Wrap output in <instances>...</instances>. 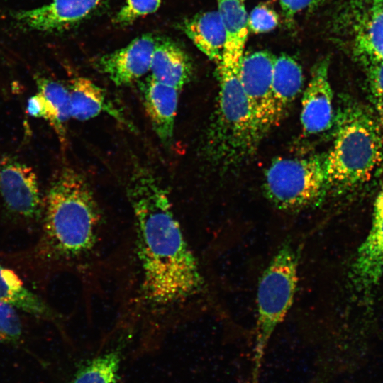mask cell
Wrapping results in <instances>:
<instances>
[{
    "label": "cell",
    "instance_id": "obj_1",
    "mask_svg": "<svg viewBox=\"0 0 383 383\" xmlns=\"http://www.w3.org/2000/svg\"><path fill=\"white\" fill-rule=\"evenodd\" d=\"M128 182L144 296L154 304L167 305L199 294L203 277L165 189L141 166L133 168Z\"/></svg>",
    "mask_w": 383,
    "mask_h": 383
},
{
    "label": "cell",
    "instance_id": "obj_2",
    "mask_svg": "<svg viewBox=\"0 0 383 383\" xmlns=\"http://www.w3.org/2000/svg\"><path fill=\"white\" fill-rule=\"evenodd\" d=\"M42 251L55 259H74L94 246L101 214L89 184L70 167L61 170L48 189Z\"/></svg>",
    "mask_w": 383,
    "mask_h": 383
},
{
    "label": "cell",
    "instance_id": "obj_3",
    "mask_svg": "<svg viewBox=\"0 0 383 383\" xmlns=\"http://www.w3.org/2000/svg\"><path fill=\"white\" fill-rule=\"evenodd\" d=\"M334 140L326 153L328 195H343L368 182L383 160V131L371 109L349 98L335 113Z\"/></svg>",
    "mask_w": 383,
    "mask_h": 383
},
{
    "label": "cell",
    "instance_id": "obj_4",
    "mask_svg": "<svg viewBox=\"0 0 383 383\" xmlns=\"http://www.w3.org/2000/svg\"><path fill=\"white\" fill-rule=\"evenodd\" d=\"M243 55L224 50L216 64L218 101L204 150L211 162L225 167L243 163L255 152L262 139L241 82Z\"/></svg>",
    "mask_w": 383,
    "mask_h": 383
},
{
    "label": "cell",
    "instance_id": "obj_5",
    "mask_svg": "<svg viewBox=\"0 0 383 383\" xmlns=\"http://www.w3.org/2000/svg\"><path fill=\"white\" fill-rule=\"evenodd\" d=\"M299 257L284 243L268 263L259 280L251 383H259L264 355L275 330L291 309L298 284Z\"/></svg>",
    "mask_w": 383,
    "mask_h": 383
},
{
    "label": "cell",
    "instance_id": "obj_6",
    "mask_svg": "<svg viewBox=\"0 0 383 383\" xmlns=\"http://www.w3.org/2000/svg\"><path fill=\"white\" fill-rule=\"evenodd\" d=\"M263 187L267 199L282 210L321 204L328 195L326 153L274 160L265 172Z\"/></svg>",
    "mask_w": 383,
    "mask_h": 383
},
{
    "label": "cell",
    "instance_id": "obj_7",
    "mask_svg": "<svg viewBox=\"0 0 383 383\" xmlns=\"http://www.w3.org/2000/svg\"><path fill=\"white\" fill-rule=\"evenodd\" d=\"M367 4L363 9L351 4L338 11L333 19V33L347 40L360 61H383V4Z\"/></svg>",
    "mask_w": 383,
    "mask_h": 383
},
{
    "label": "cell",
    "instance_id": "obj_8",
    "mask_svg": "<svg viewBox=\"0 0 383 383\" xmlns=\"http://www.w3.org/2000/svg\"><path fill=\"white\" fill-rule=\"evenodd\" d=\"M109 0H51L50 2L12 13L18 26L29 30L56 33L67 30L91 18Z\"/></svg>",
    "mask_w": 383,
    "mask_h": 383
},
{
    "label": "cell",
    "instance_id": "obj_9",
    "mask_svg": "<svg viewBox=\"0 0 383 383\" xmlns=\"http://www.w3.org/2000/svg\"><path fill=\"white\" fill-rule=\"evenodd\" d=\"M276 57L260 50L243 55L240 79L259 131L263 138L272 129V84Z\"/></svg>",
    "mask_w": 383,
    "mask_h": 383
},
{
    "label": "cell",
    "instance_id": "obj_10",
    "mask_svg": "<svg viewBox=\"0 0 383 383\" xmlns=\"http://www.w3.org/2000/svg\"><path fill=\"white\" fill-rule=\"evenodd\" d=\"M383 277V184L374 205L370 230L353 259L350 279L355 291L368 300Z\"/></svg>",
    "mask_w": 383,
    "mask_h": 383
},
{
    "label": "cell",
    "instance_id": "obj_11",
    "mask_svg": "<svg viewBox=\"0 0 383 383\" xmlns=\"http://www.w3.org/2000/svg\"><path fill=\"white\" fill-rule=\"evenodd\" d=\"M0 194L6 208L18 216L33 219L40 214L37 176L26 164L6 157L0 160Z\"/></svg>",
    "mask_w": 383,
    "mask_h": 383
},
{
    "label": "cell",
    "instance_id": "obj_12",
    "mask_svg": "<svg viewBox=\"0 0 383 383\" xmlns=\"http://www.w3.org/2000/svg\"><path fill=\"white\" fill-rule=\"evenodd\" d=\"M156 38L150 33L133 40L126 46L101 55L94 65L116 86H125L150 71Z\"/></svg>",
    "mask_w": 383,
    "mask_h": 383
},
{
    "label": "cell",
    "instance_id": "obj_13",
    "mask_svg": "<svg viewBox=\"0 0 383 383\" xmlns=\"http://www.w3.org/2000/svg\"><path fill=\"white\" fill-rule=\"evenodd\" d=\"M329 63L328 57H326L314 65L303 94L300 119L302 129L308 135L325 132L334 123L333 94L328 77Z\"/></svg>",
    "mask_w": 383,
    "mask_h": 383
},
{
    "label": "cell",
    "instance_id": "obj_14",
    "mask_svg": "<svg viewBox=\"0 0 383 383\" xmlns=\"http://www.w3.org/2000/svg\"><path fill=\"white\" fill-rule=\"evenodd\" d=\"M143 104L153 131L165 145L172 143L179 90L150 75L139 83Z\"/></svg>",
    "mask_w": 383,
    "mask_h": 383
},
{
    "label": "cell",
    "instance_id": "obj_15",
    "mask_svg": "<svg viewBox=\"0 0 383 383\" xmlns=\"http://www.w3.org/2000/svg\"><path fill=\"white\" fill-rule=\"evenodd\" d=\"M68 89L72 118L87 121L106 113L126 127L134 128L106 91L91 79L84 77H75Z\"/></svg>",
    "mask_w": 383,
    "mask_h": 383
},
{
    "label": "cell",
    "instance_id": "obj_16",
    "mask_svg": "<svg viewBox=\"0 0 383 383\" xmlns=\"http://www.w3.org/2000/svg\"><path fill=\"white\" fill-rule=\"evenodd\" d=\"M150 71L157 82L180 91L190 81L193 66L178 43L168 38H156Z\"/></svg>",
    "mask_w": 383,
    "mask_h": 383
},
{
    "label": "cell",
    "instance_id": "obj_17",
    "mask_svg": "<svg viewBox=\"0 0 383 383\" xmlns=\"http://www.w3.org/2000/svg\"><path fill=\"white\" fill-rule=\"evenodd\" d=\"M303 84L302 68L294 58L287 54L276 57L272 84L273 126L284 118L301 91Z\"/></svg>",
    "mask_w": 383,
    "mask_h": 383
},
{
    "label": "cell",
    "instance_id": "obj_18",
    "mask_svg": "<svg viewBox=\"0 0 383 383\" xmlns=\"http://www.w3.org/2000/svg\"><path fill=\"white\" fill-rule=\"evenodd\" d=\"M180 28L209 59L216 64L221 61L226 34L218 10L196 13L186 18L181 23Z\"/></svg>",
    "mask_w": 383,
    "mask_h": 383
},
{
    "label": "cell",
    "instance_id": "obj_19",
    "mask_svg": "<svg viewBox=\"0 0 383 383\" xmlns=\"http://www.w3.org/2000/svg\"><path fill=\"white\" fill-rule=\"evenodd\" d=\"M0 301L34 316L52 318V312L36 294L28 290L12 270L0 264Z\"/></svg>",
    "mask_w": 383,
    "mask_h": 383
},
{
    "label": "cell",
    "instance_id": "obj_20",
    "mask_svg": "<svg viewBox=\"0 0 383 383\" xmlns=\"http://www.w3.org/2000/svg\"><path fill=\"white\" fill-rule=\"evenodd\" d=\"M38 93L45 109V117L62 144L66 139V126L71 118L69 89L63 84L45 77H38Z\"/></svg>",
    "mask_w": 383,
    "mask_h": 383
},
{
    "label": "cell",
    "instance_id": "obj_21",
    "mask_svg": "<svg viewBox=\"0 0 383 383\" xmlns=\"http://www.w3.org/2000/svg\"><path fill=\"white\" fill-rule=\"evenodd\" d=\"M218 11L226 34L224 50L244 53L249 32L245 0H218Z\"/></svg>",
    "mask_w": 383,
    "mask_h": 383
},
{
    "label": "cell",
    "instance_id": "obj_22",
    "mask_svg": "<svg viewBox=\"0 0 383 383\" xmlns=\"http://www.w3.org/2000/svg\"><path fill=\"white\" fill-rule=\"evenodd\" d=\"M121 358L119 348L96 356L79 367L73 383H117Z\"/></svg>",
    "mask_w": 383,
    "mask_h": 383
},
{
    "label": "cell",
    "instance_id": "obj_23",
    "mask_svg": "<svg viewBox=\"0 0 383 383\" xmlns=\"http://www.w3.org/2000/svg\"><path fill=\"white\" fill-rule=\"evenodd\" d=\"M360 62L365 69L371 109L383 131V61L364 60Z\"/></svg>",
    "mask_w": 383,
    "mask_h": 383
},
{
    "label": "cell",
    "instance_id": "obj_24",
    "mask_svg": "<svg viewBox=\"0 0 383 383\" xmlns=\"http://www.w3.org/2000/svg\"><path fill=\"white\" fill-rule=\"evenodd\" d=\"M161 3L162 0H126L113 22L121 26L131 25L140 17L155 12Z\"/></svg>",
    "mask_w": 383,
    "mask_h": 383
},
{
    "label": "cell",
    "instance_id": "obj_25",
    "mask_svg": "<svg viewBox=\"0 0 383 383\" xmlns=\"http://www.w3.org/2000/svg\"><path fill=\"white\" fill-rule=\"evenodd\" d=\"M22 336V325L13 306L0 301V340L17 344Z\"/></svg>",
    "mask_w": 383,
    "mask_h": 383
},
{
    "label": "cell",
    "instance_id": "obj_26",
    "mask_svg": "<svg viewBox=\"0 0 383 383\" xmlns=\"http://www.w3.org/2000/svg\"><path fill=\"white\" fill-rule=\"evenodd\" d=\"M279 23V16L271 6L265 3L256 6L248 16L249 30L256 34L274 29Z\"/></svg>",
    "mask_w": 383,
    "mask_h": 383
},
{
    "label": "cell",
    "instance_id": "obj_27",
    "mask_svg": "<svg viewBox=\"0 0 383 383\" xmlns=\"http://www.w3.org/2000/svg\"><path fill=\"white\" fill-rule=\"evenodd\" d=\"M286 26L292 29L294 26L296 15L306 7L311 0H279Z\"/></svg>",
    "mask_w": 383,
    "mask_h": 383
},
{
    "label": "cell",
    "instance_id": "obj_28",
    "mask_svg": "<svg viewBox=\"0 0 383 383\" xmlns=\"http://www.w3.org/2000/svg\"><path fill=\"white\" fill-rule=\"evenodd\" d=\"M27 111L33 117L45 118V109L44 101L38 92L28 99Z\"/></svg>",
    "mask_w": 383,
    "mask_h": 383
},
{
    "label": "cell",
    "instance_id": "obj_29",
    "mask_svg": "<svg viewBox=\"0 0 383 383\" xmlns=\"http://www.w3.org/2000/svg\"><path fill=\"white\" fill-rule=\"evenodd\" d=\"M328 0H311V2L309 5V11H313L320 7L323 4L326 2Z\"/></svg>",
    "mask_w": 383,
    "mask_h": 383
},
{
    "label": "cell",
    "instance_id": "obj_30",
    "mask_svg": "<svg viewBox=\"0 0 383 383\" xmlns=\"http://www.w3.org/2000/svg\"><path fill=\"white\" fill-rule=\"evenodd\" d=\"M369 2L375 4H383V0H370Z\"/></svg>",
    "mask_w": 383,
    "mask_h": 383
}]
</instances>
